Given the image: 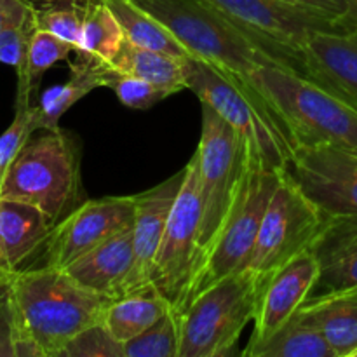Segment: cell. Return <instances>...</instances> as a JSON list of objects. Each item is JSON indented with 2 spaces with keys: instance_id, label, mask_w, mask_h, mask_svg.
<instances>
[{
  "instance_id": "1",
  "label": "cell",
  "mask_w": 357,
  "mask_h": 357,
  "mask_svg": "<svg viewBox=\"0 0 357 357\" xmlns=\"http://www.w3.org/2000/svg\"><path fill=\"white\" fill-rule=\"evenodd\" d=\"M7 279L17 321L16 357H59L73 337L103 319L112 300L61 268H23Z\"/></svg>"
},
{
  "instance_id": "2",
  "label": "cell",
  "mask_w": 357,
  "mask_h": 357,
  "mask_svg": "<svg viewBox=\"0 0 357 357\" xmlns=\"http://www.w3.org/2000/svg\"><path fill=\"white\" fill-rule=\"evenodd\" d=\"M246 80L268 105L293 150L317 145L357 149V108L303 73L265 63Z\"/></svg>"
},
{
  "instance_id": "3",
  "label": "cell",
  "mask_w": 357,
  "mask_h": 357,
  "mask_svg": "<svg viewBox=\"0 0 357 357\" xmlns=\"http://www.w3.org/2000/svg\"><path fill=\"white\" fill-rule=\"evenodd\" d=\"M0 199L24 202L54 223L86 201L79 139L61 128L38 129L0 180Z\"/></svg>"
},
{
  "instance_id": "4",
  "label": "cell",
  "mask_w": 357,
  "mask_h": 357,
  "mask_svg": "<svg viewBox=\"0 0 357 357\" xmlns=\"http://www.w3.org/2000/svg\"><path fill=\"white\" fill-rule=\"evenodd\" d=\"M188 89L222 115L250 153L274 171H286L293 149L268 105L243 77L230 75L202 59L188 58Z\"/></svg>"
},
{
  "instance_id": "5",
  "label": "cell",
  "mask_w": 357,
  "mask_h": 357,
  "mask_svg": "<svg viewBox=\"0 0 357 357\" xmlns=\"http://www.w3.org/2000/svg\"><path fill=\"white\" fill-rule=\"evenodd\" d=\"M282 173L284 171L268 169L260 157L246 153V164L236 197L218 234L195 271L183 307L197 293L204 291L220 279L246 271L261 220Z\"/></svg>"
},
{
  "instance_id": "6",
  "label": "cell",
  "mask_w": 357,
  "mask_h": 357,
  "mask_svg": "<svg viewBox=\"0 0 357 357\" xmlns=\"http://www.w3.org/2000/svg\"><path fill=\"white\" fill-rule=\"evenodd\" d=\"M261 286L248 271L197 293L180 310V357L232 356L244 328L255 321Z\"/></svg>"
},
{
  "instance_id": "7",
  "label": "cell",
  "mask_w": 357,
  "mask_h": 357,
  "mask_svg": "<svg viewBox=\"0 0 357 357\" xmlns=\"http://www.w3.org/2000/svg\"><path fill=\"white\" fill-rule=\"evenodd\" d=\"M138 3L169 28L188 54L222 72L246 79L257 66L278 63L202 0H139Z\"/></svg>"
},
{
  "instance_id": "8",
  "label": "cell",
  "mask_w": 357,
  "mask_h": 357,
  "mask_svg": "<svg viewBox=\"0 0 357 357\" xmlns=\"http://www.w3.org/2000/svg\"><path fill=\"white\" fill-rule=\"evenodd\" d=\"M326 215L310 201L288 171L281 174L267 206L246 271L264 284L289 260L310 250Z\"/></svg>"
},
{
  "instance_id": "9",
  "label": "cell",
  "mask_w": 357,
  "mask_h": 357,
  "mask_svg": "<svg viewBox=\"0 0 357 357\" xmlns=\"http://www.w3.org/2000/svg\"><path fill=\"white\" fill-rule=\"evenodd\" d=\"M195 152L199 155L202 202L199 267L232 206L248 152L239 132L208 105H202L201 142Z\"/></svg>"
},
{
  "instance_id": "10",
  "label": "cell",
  "mask_w": 357,
  "mask_h": 357,
  "mask_svg": "<svg viewBox=\"0 0 357 357\" xmlns=\"http://www.w3.org/2000/svg\"><path fill=\"white\" fill-rule=\"evenodd\" d=\"M281 65L302 73L303 49L314 30H342L331 21L278 0H202Z\"/></svg>"
},
{
  "instance_id": "11",
  "label": "cell",
  "mask_w": 357,
  "mask_h": 357,
  "mask_svg": "<svg viewBox=\"0 0 357 357\" xmlns=\"http://www.w3.org/2000/svg\"><path fill=\"white\" fill-rule=\"evenodd\" d=\"M201 218L199 155L194 152L185 166L183 185L171 209L152 268V282L176 310L183 307L197 268Z\"/></svg>"
},
{
  "instance_id": "12",
  "label": "cell",
  "mask_w": 357,
  "mask_h": 357,
  "mask_svg": "<svg viewBox=\"0 0 357 357\" xmlns=\"http://www.w3.org/2000/svg\"><path fill=\"white\" fill-rule=\"evenodd\" d=\"M135 195L86 199L59 220L42 250L40 267L66 268L98 244L132 227Z\"/></svg>"
},
{
  "instance_id": "13",
  "label": "cell",
  "mask_w": 357,
  "mask_h": 357,
  "mask_svg": "<svg viewBox=\"0 0 357 357\" xmlns=\"http://www.w3.org/2000/svg\"><path fill=\"white\" fill-rule=\"evenodd\" d=\"M286 171L324 215L357 216V149H296Z\"/></svg>"
},
{
  "instance_id": "14",
  "label": "cell",
  "mask_w": 357,
  "mask_h": 357,
  "mask_svg": "<svg viewBox=\"0 0 357 357\" xmlns=\"http://www.w3.org/2000/svg\"><path fill=\"white\" fill-rule=\"evenodd\" d=\"M317 261L312 251L305 250L282 265L264 284L255 314V330L243 356L255 357L258 349L267 344L305 303L317 279Z\"/></svg>"
},
{
  "instance_id": "15",
  "label": "cell",
  "mask_w": 357,
  "mask_h": 357,
  "mask_svg": "<svg viewBox=\"0 0 357 357\" xmlns=\"http://www.w3.org/2000/svg\"><path fill=\"white\" fill-rule=\"evenodd\" d=\"M183 180L185 167L155 187L135 195V222H132L135 261H132L131 274L122 288V295L152 284L153 261L162 243L164 230Z\"/></svg>"
},
{
  "instance_id": "16",
  "label": "cell",
  "mask_w": 357,
  "mask_h": 357,
  "mask_svg": "<svg viewBox=\"0 0 357 357\" xmlns=\"http://www.w3.org/2000/svg\"><path fill=\"white\" fill-rule=\"evenodd\" d=\"M302 73L357 108V28L314 30L303 49Z\"/></svg>"
},
{
  "instance_id": "17",
  "label": "cell",
  "mask_w": 357,
  "mask_h": 357,
  "mask_svg": "<svg viewBox=\"0 0 357 357\" xmlns=\"http://www.w3.org/2000/svg\"><path fill=\"white\" fill-rule=\"evenodd\" d=\"M317 261L312 296L357 289V216H328L310 244Z\"/></svg>"
},
{
  "instance_id": "18",
  "label": "cell",
  "mask_w": 357,
  "mask_h": 357,
  "mask_svg": "<svg viewBox=\"0 0 357 357\" xmlns=\"http://www.w3.org/2000/svg\"><path fill=\"white\" fill-rule=\"evenodd\" d=\"M56 223L38 208L0 199V278L26 268L42 253Z\"/></svg>"
},
{
  "instance_id": "19",
  "label": "cell",
  "mask_w": 357,
  "mask_h": 357,
  "mask_svg": "<svg viewBox=\"0 0 357 357\" xmlns=\"http://www.w3.org/2000/svg\"><path fill=\"white\" fill-rule=\"evenodd\" d=\"M132 261L135 246L132 227H129L98 244L63 271L68 272L84 288L108 298H117L122 295V288L131 274Z\"/></svg>"
},
{
  "instance_id": "20",
  "label": "cell",
  "mask_w": 357,
  "mask_h": 357,
  "mask_svg": "<svg viewBox=\"0 0 357 357\" xmlns=\"http://www.w3.org/2000/svg\"><path fill=\"white\" fill-rule=\"evenodd\" d=\"M171 309H174L173 303L152 282L117 298H112L101 321L108 331L124 345L126 342L149 330Z\"/></svg>"
},
{
  "instance_id": "21",
  "label": "cell",
  "mask_w": 357,
  "mask_h": 357,
  "mask_svg": "<svg viewBox=\"0 0 357 357\" xmlns=\"http://www.w3.org/2000/svg\"><path fill=\"white\" fill-rule=\"evenodd\" d=\"M300 310L310 317L337 357L357 347V289L307 298Z\"/></svg>"
},
{
  "instance_id": "22",
  "label": "cell",
  "mask_w": 357,
  "mask_h": 357,
  "mask_svg": "<svg viewBox=\"0 0 357 357\" xmlns=\"http://www.w3.org/2000/svg\"><path fill=\"white\" fill-rule=\"evenodd\" d=\"M101 63L89 56L77 54L75 59L70 61L68 82L51 86L42 93L37 107H33V128L38 129H56L59 128V119L65 112H68L77 101L94 91L96 87H103L101 82Z\"/></svg>"
},
{
  "instance_id": "23",
  "label": "cell",
  "mask_w": 357,
  "mask_h": 357,
  "mask_svg": "<svg viewBox=\"0 0 357 357\" xmlns=\"http://www.w3.org/2000/svg\"><path fill=\"white\" fill-rule=\"evenodd\" d=\"M188 58L138 47L124 40L110 66L117 72L138 77L176 94L188 89Z\"/></svg>"
},
{
  "instance_id": "24",
  "label": "cell",
  "mask_w": 357,
  "mask_h": 357,
  "mask_svg": "<svg viewBox=\"0 0 357 357\" xmlns=\"http://www.w3.org/2000/svg\"><path fill=\"white\" fill-rule=\"evenodd\" d=\"M117 17L124 40L150 51L167 52L174 56H190L169 28L136 0H103Z\"/></svg>"
},
{
  "instance_id": "25",
  "label": "cell",
  "mask_w": 357,
  "mask_h": 357,
  "mask_svg": "<svg viewBox=\"0 0 357 357\" xmlns=\"http://www.w3.org/2000/svg\"><path fill=\"white\" fill-rule=\"evenodd\" d=\"M255 357H337L316 324L303 310H296L291 319L257 351Z\"/></svg>"
},
{
  "instance_id": "26",
  "label": "cell",
  "mask_w": 357,
  "mask_h": 357,
  "mask_svg": "<svg viewBox=\"0 0 357 357\" xmlns=\"http://www.w3.org/2000/svg\"><path fill=\"white\" fill-rule=\"evenodd\" d=\"M124 44V33L103 0H86L82 33H80L77 54L89 56L110 65Z\"/></svg>"
},
{
  "instance_id": "27",
  "label": "cell",
  "mask_w": 357,
  "mask_h": 357,
  "mask_svg": "<svg viewBox=\"0 0 357 357\" xmlns=\"http://www.w3.org/2000/svg\"><path fill=\"white\" fill-rule=\"evenodd\" d=\"M73 52H75V47L72 44L37 28L28 47L26 68H24L23 77L17 79L16 105H30L31 93L37 91L44 73L56 63L68 61Z\"/></svg>"
},
{
  "instance_id": "28",
  "label": "cell",
  "mask_w": 357,
  "mask_h": 357,
  "mask_svg": "<svg viewBox=\"0 0 357 357\" xmlns=\"http://www.w3.org/2000/svg\"><path fill=\"white\" fill-rule=\"evenodd\" d=\"M35 24L77 49L82 33L86 0H30Z\"/></svg>"
},
{
  "instance_id": "29",
  "label": "cell",
  "mask_w": 357,
  "mask_h": 357,
  "mask_svg": "<svg viewBox=\"0 0 357 357\" xmlns=\"http://www.w3.org/2000/svg\"><path fill=\"white\" fill-rule=\"evenodd\" d=\"M180 310L171 309L155 324L124 344V357H180Z\"/></svg>"
},
{
  "instance_id": "30",
  "label": "cell",
  "mask_w": 357,
  "mask_h": 357,
  "mask_svg": "<svg viewBox=\"0 0 357 357\" xmlns=\"http://www.w3.org/2000/svg\"><path fill=\"white\" fill-rule=\"evenodd\" d=\"M101 82L103 87H108L115 93L124 107L132 108V110H149L159 101L173 96L169 91L155 86L152 82L138 79V77L128 75V73L117 72L114 66L108 63H101Z\"/></svg>"
},
{
  "instance_id": "31",
  "label": "cell",
  "mask_w": 357,
  "mask_h": 357,
  "mask_svg": "<svg viewBox=\"0 0 357 357\" xmlns=\"http://www.w3.org/2000/svg\"><path fill=\"white\" fill-rule=\"evenodd\" d=\"M37 31L33 10L28 16L10 20L0 28V61L16 70L17 79L23 77L26 68L28 47Z\"/></svg>"
},
{
  "instance_id": "32",
  "label": "cell",
  "mask_w": 357,
  "mask_h": 357,
  "mask_svg": "<svg viewBox=\"0 0 357 357\" xmlns=\"http://www.w3.org/2000/svg\"><path fill=\"white\" fill-rule=\"evenodd\" d=\"M59 357H124V345L100 321L73 337Z\"/></svg>"
},
{
  "instance_id": "33",
  "label": "cell",
  "mask_w": 357,
  "mask_h": 357,
  "mask_svg": "<svg viewBox=\"0 0 357 357\" xmlns=\"http://www.w3.org/2000/svg\"><path fill=\"white\" fill-rule=\"evenodd\" d=\"M33 132V107L31 105H16L14 121L0 136V180Z\"/></svg>"
},
{
  "instance_id": "34",
  "label": "cell",
  "mask_w": 357,
  "mask_h": 357,
  "mask_svg": "<svg viewBox=\"0 0 357 357\" xmlns=\"http://www.w3.org/2000/svg\"><path fill=\"white\" fill-rule=\"evenodd\" d=\"M17 321L9 279H0V357H16Z\"/></svg>"
},
{
  "instance_id": "35",
  "label": "cell",
  "mask_w": 357,
  "mask_h": 357,
  "mask_svg": "<svg viewBox=\"0 0 357 357\" xmlns=\"http://www.w3.org/2000/svg\"><path fill=\"white\" fill-rule=\"evenodd\" d=\"M278 2L324 17L338 28H342V21L347 14V0H278Z\"/></svg>"
},
{
  "instance_id": "36",
  "label": "cell",
  "mask_w": 357,
  "mask_h": 357,
  "mask_svg": "<svg viewBox=\"0 0 357 357\" xmlns=\"http://www.w3.org/2000/svg\"><path fill=\"white\" fill-rule=\"evenodd\" d=\"M30 13V0H0V28H2L7 21L24 17Z\"/></svg>"
},
{
  "instance_id": "37",
  "label": "cell",
  "mask_w": 357,
  "mask_h": 357,
  "mask_svg": "<svg viewBox=\"0 0 357 357\" xmlns=\"http://www.w3.org/2000/svg\"><path fill=\"white\" fill-rule=\"evenodd\" d=\"M342 28L344 30L357 28V0H347V14L342 21Z\"/></svg>"
},
{
  "instance_id": "38",
  "label": "cell",
  "mask_w": 357,
  "mask_h": 357,
  "mask_svg": "<svg viewBox=\"0 0 357 357\" xmlns=\"http://www.w3.org/2000/svg\"><path fill=\"white\" fill-rule=\"evenodd\" d=\"M349 357H357V347L354 349V351L351 352V356H349Z\"/></svg>"
},
{
  "instance_id": "39",
  "label": "cell",
  "mask_w": 357,
  "mask_h": 357,
  "mask_svg": "<svg viewBox=\"0 0 357 357\" xmlns=\"http://www.w3.org/2000/svg\"><path fill=\"white\" fill-rule=\"evenodd\" d=\"M136 2H139V0H136Z\"/></svg>"
},
{
  "instance_id": "40",
  "label": "cell",
  "mask_w": 357,
  "mask_h": 357,
  "mask_svg": "<svg viewBox=\"0 0 357 357\" xmlns=\"http://www.w3.org/2000/svg\"><path fill=\"white\" fill-rule=\"evenodd\" d=\"M0 279H2V278H0Z\"/></svg>"
}]
</instances>
